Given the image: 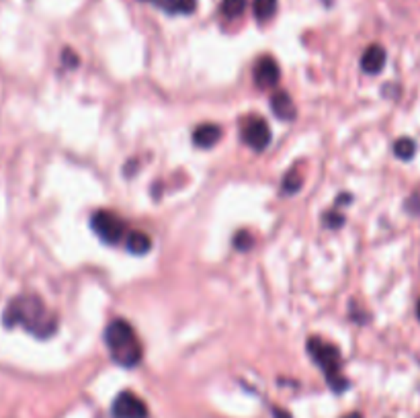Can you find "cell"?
<instances>
[{
  "mask_svg": "<svg viewBox=\"0 0 420 418\" xmlns=\"http://www.w3.org/2000/svg\"><path fill=\"white\" fill-rule=\"evenodd\" d=\"M270 127L265 120H248L242 127V140L248 148L254 152H263L270 144Z\"/></svg>",
  "mask_w": 420,
  "mask_h": 418,
  "instance_id": "cell-6",
  "label": "cell"
},
{
  "mask_svg": "<svg viewBox=\"0 0 420 418\" xmlns=\"http://www.w3.org/2000/svg\"><path fill=\"white\" fill-rule=\"evenodd\" d=\"M2 324L4 329L21 326L35 338H50L58 330V316L50 312V308L43 303V299L35 294H21L13 298L4 312H2Z\"/></svg>",
  "mask_w": 420,
  "mask_h": 418,
  "instance_id": "cell-1",
  "label": "cell"
},
{
  "mask_svg": "<svg viewBox=\"0 0 420 418\" xmlns=\"http://www.w3.org/2000/svg\"><path fill=\"white\" fill-rule=\"evenodd\" d=\"M307 355L314 359V363L324 371V377L328 382L336 394L345 391L349 388V380L340 373V365H342V355L338 351L336 345H332L328 340H322L318 336H310L305 343Z\"/></svg>",
  "mask_w": 420,
  "mask_h": 418,
  "instance_id": "cell-3",
  "label": "cell"
},
{
  "mask_svg": "<svg viewBox=\"0 0 420 418\" xmlns=\"http://www.w3.org/2000/svg\"><path fill=\"white\" fill-rule=\"evenodd\" d=\"M234 246H236L238 250H250V248L254 246V236H252L250 232H246V230H240V232L234 236Z\"/></svg>",
  "mask_w": 420,
  "mask_h": 418,
  "instance_id": "cell-17",
  "label": "cell"
},
{
  "mask_svg": "<svg viewBox=\"0 0 420 418\" xmlns=\"http://www.w3.org/2000/svg\"><path fill=\"white\" fill-rule=\"evenodd\" d=\"M270 111L281 121L296 120V105L285 90H277L270 94Z\"/></svg>",
  "mask_w": 420,
  "mask_h": 418,
  "instance_id": "cell-9",
  "label": "cell"
},
{
  "mask_svg": "<svg viewBox=\"0 0 420 418\" xmlns=\"http://www.w3.org/2000/svg\"><path fill=\"white\" fill-rule=\"evenodd\" d=\"M393 154H396L400 160H412V156L417 154V144H414V140H410V138H400V140H396V144H393Z\"/></svg>",
  "mask_w": 420,
  "mask_h": 418,
  "instance_id": "cell-15",
  "label": "cell"
},
{
  "mask_svg": "<svg viewBox=\"0 0 420 418\" xmlns=\"http://www.w3.org/2000/svg\"><path fill=\"white\" fill-rule=\"evenodd\" d=\"M105 345L111 351V359L121 367H136L142 355V343L136 334L133 326L127 320H111L105 329Z\"/></svg>",
  "mask_w": 420,
  "mask_h": 418,
  "instance_id": "cell-2",
  "label": "cell"
},
{
  "mask_svg": "<svg viewBox=\"0 0 420 418\" xmlns=\"http://www.w3.org/2000/svg\"><path fill=\"white\" fill-rule=\"evenodd\" d=\"M417 314H419V320H420V301H419V308H417Z\"/></svg>",
  "mask_w": 420,
  "mask_h": 418,
  "instance_id": "cell-22",
  "label": "cell"
},
{
  "mask_svg": "<svg viewBox=\"0 0 420 418\" xmlns=\"http://www.w3.org/2000/svg\"><path fill=\"white\" fill-rule=\"evenodd\" d=\"M127 250L136 257H142V254H148L152 250V240L148 234L144 232H129L127 234Z\"/></svg>",
  "mask_w": 420,
  "mask_h": 418,
  "instance_id": "cell-12",
  "label": "cell"
},
{
  "mask_svg": "<svg viewBox=\"0 0 420 418\" xmlns=\"http://www.w3.org/2000/svg\"><path fill=\"white\" fill-rule=\"evenodd\" d=\"M142 2H150L168 15H191L197 10V0H142Z\"/></svg>",
  "mask_w": 420,
  "mask_h": 418,
  "instance_id": "cell-11",
  "label": "cell"
},
{
  "mask_svg": "<svg viewBox=\"0 0 420 418\" xmlns=\"http://www.w3.org/2000/svg\"><path fill=\"white\" fill-rule=\"evenodd\" d=\"M303 185V179L298 171H289L285 177H283V182H281V191L283 195H296Z\"/></svg>",
  "mask_w": 420,
  "mask_h": 418,
  "instance_id": "cell-16",
  "label": "cell"
},
{
  "mask_svg": "<svg viewBox=\"0 0 420 418\" xmlns=\"http://www.w3.org/2000/svg\"><path fill=\"white\" fill-rule=\"evenodd\" d=\"M252 78L256 82V87L261 89H275L281 80V68L270 56L259 58L254 68H252Z\"/></svg>",
  "mask_w": 420,
  "mask_h": 418,
  "instance_id": "cell-7",
  "label": "cell"
},
{
  "mask_svg": "<svg viewBox=\"0 0 420 418\" xmlns=\"http://www.w3.org/2000/svg\"><path fill=\"white\" fill-rule=\"evenodd\" d=\"M386 60H388L386 50L379 43H371L361 56V68L365 74H379L386 66Z\"/></svg>",
  "mask_w": 420,
  "mask_h": 418,
  "instance_id": "cell-8",
  "label": "cell"
},
{
  "mask_svg": "<svg viewBox=\"0 0 420 418\" xmlns=\"http://www.w3.org/2000/svg\"><path fill=\"white\" fill-rule=\"evenodd\" d=\"M113 418H148V406L133 391H121L111 406Z\"/></svg>",
  "mask_w": 420,
  "mask_h": 418,
  "instance_id": "cell-5",
  "label": "cell"
},
{
  "mask_svg": "<svg viewBox=\"0 0 420 418\" xmlns=\"http://www.w3.org/2000/svg\"><path fill=\"white\" fill-rule=\"evenodd\" d=\"M345 418H363V415H359V412H351L349 417H345Z\"/></svg>",
  "mask_w": 420,
  "mask_h": 418,
  "instance_id": "cell-21",
  "label": "cell"
},
{
  "mask_svg": "<svg viewBox=\"0 0 420 418\" xmlns=\"http://www.w3.org/2000/svg\"><path fill=\"white\" fill-rule=\"evenodd\" d=\"M61 64L66 66V68H78V64H80V58L70 50V48H66L64 52H61Z\"/></svg>",
  "mask_w": 420,
  "mask_h": 418,
  "instance_id": "cell-19",
  "label": "cell"
},
{
  "mask_svg": "<svg viewBox=\"0 0 420 418\" xmlns=\"http://www.w3.org/2000/svg\"><path fill=\"white\" fill-rule=\"evenodd\" d=\"M324 224H326V228L336 230V228H340V226L345 224V215L338 213V211H328V213L324 215Z\"/></svg>",
  "mask_w": 420,
  "mask_h": 418,
  "instance_id": "cell-18",
  "label": "cell"
},
{
  "mask_svg": "<svg viewBox=\"0 0 420 418\" xmlns=\"http://www.w3.org/2000/svg\"><path fill=\"white\" fill-rule=\"evenodd\" d=\"M246 6H248V0H222V4H219V13L226 17V19H238L244 15V10H246Z\"/></svg>",
  "mask_w": 420,
  "mask_h": 418,
  "instance_id": "cell-14",
  "label": "cell"
},
{
  "mask_svg": "<svg viewBox=\"0 0 420 418\" xmlns=\"http://www.w3.org/2000/svg\"><path fill=\"white\" fill-rule=\"evenodd\" d=\"M252 13L256 21L267 23L277 13V0H252Z\"/></svg>",
  "mask_w": 420,
  "mask_h": 418,
  "instance_id": "cell-13",
  "label": "cell"
},
{
  "mask_svg": "<svg viewBox=\"0 0 420 418\" xmlns=\"http://www.w3.org/2000/svg\"><path fill=\"white\" fill-rule=\"evenodd\" d=\"M222 138V127L215 125V123H201L199 127H195L193 131V146L197 148L208 150L211 146H215Z\"/></svg>",
  "mask_w": 420,
  "mask_h": 418,
  "instance_id": "cell-10",
  "label": "cell"
},
{
  "mask_svg": "<svg viewBox=\"0 0 420 418\" xmlns=\"http://www.w3.org/2000/svg\"><path fill=\"white\" fill-rule=\"evenodd\" d=\"M90 228L105 244H117L125 236V222L117 213L105 211V209H99L92 213Z\"/></svg>",
  "mask_w": 420,
  "mask_h": 418,
  "instance_id": "cell-4",
  "label": "cell"
},
{
  "mask_svg": "<svg viewBox=\"0 0 420 418\" xmlns=\"http://www.w3.org/2000/svg\"><path fill=\"white\" fill-rule=\"evenodd\" d=\"M273 417L275 418H291V415H289L287 410H283V408H275V410H273Z\"/></svg>",
  "mask_w": 420,
  "mask_h": 418,
  "instance_id": "cell-20",
  "label": "cell"
}]
</instances>
